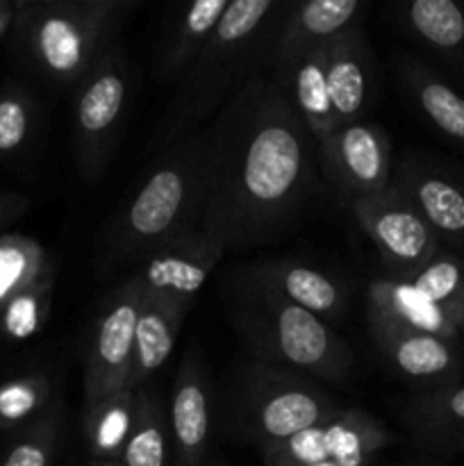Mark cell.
Returning a JSON list of instances; mask_svg holds the SVG:
<instances>
[{"label":"cell","instance_id":"6da1fadb","mask_svg":"<svg viewBox=\"0 0 464 466\" xmlns=\"http://www.w3.org/2000/svg\"><path fill=\"white\" fill-rule=\"evenodd\" d=\"M200 230L223 250L287 239L318 187L317 141L268 68L203 126Z\"/></svg>","mask_w":464,"mask_h":466},{"label":"cell","instance_id":"7a4b0ae2","mask_svg":"<svg viewBox=\"0 0 464 466\" xmlns=\"http://www.w3.org/2000/svg\"><path fill=\"white\" fill-rule=\"evenodd\" d=\"M287 3L230 0L212 36L177 80L155 130V150L200 130L253 73L267 68Z\"/></svg>","mask_w":464,"mask_h":466},{"label":"cell","instance_id":"3957f363","mask_svg":"<svg viewBox=\"0 0 464 466\" xmlns=\"http://www.w3.org/2000/svg\"><path fill=\"white\" fill-rule=\"evenodd\" d=\"M203 168V127L159 150L135 194L100 237V259L109 267L139 264L180 232L200 228Z\"/></svg>","mask_w":464,"mask_h":466},{"label":"cell","instance_id":"277c9868","mask_svg":"<svg viewBox=\"0 0 464 466\" xmlns=\"http://www.w3.org/2000/svg\"><path fill=\"white\" fill-rule=\"evenodd\" d=\"M235 332L257 362L303 373L312 380L346 382L355 360L330 323L305 312L255 280L237 273L226 291Z\"/></svg>","mask_w":464,"mask_h":466},{"label":"cell","instance_id":"5b68a950","mask_svg":"<svg viewBox=\"0 0 464 466\" xmlns=\"http://www.w3.org/2000/svg\"><path fill=\"white\" fill-rule=\"evenodd\" d=\"M230 408L239 435L264 453L321 423L344 405L312 378L255 360L241 369Z\"/></svg>","mask_w":464,"mask_h":466},{"label":"cell","instance_id":"8992f818","mask_svg":"<svg viewBox=\"0 0 464 466\" xmlns=\"http://www.w3.org/2000/svg\"><path fill=\"white\" fill-rule=\"evenodd\" d=\"M136 0H57L35 9L30 36L36 62L50 77L76 85L105 50L118 41V30Z\"/></svg>","mask_w":464,"mask_h":466},{"label":"cell","instance_id":"52a82bcc","mask_svg":"<svg viewBox=\"0 0 464 466\" xmlns=\"http://www.w3.org/2000/svg\"><path fill=\"white\" fill-rule=\"evenodd\" d=\"M135 89V68L121 41H114L77 82L73 103V150L82 180L94 185L107 173L123 135Z\"/></svg>","mask_w":464,"mask_h":466},{"label":"cell","instance_id":"ba28073f","mask_svg":"<svg viewBox=\"0 0 464 466\" xmlns=\"http://www.w3.org/2000/svg\"><path fill=\"white\" fill-rule=\"evenodd\" d=\"M348 208L394 278L409 280L441 250L432 228L394 185Z\"/></svg>","mask_w":464,"mask_h":466},{"label":"cell","instance_id":"9c48e42d","mask_svg":"<svg viewBox=\"0 0 464 466\" xmlns=\"http://www.w3.org/2000/svg\"><path fill=\"white\" fill-rule=\"evenodd\" d=\"M394 441L389 428L359 408H341L317 426L264 451V466H308L317 462L373 464Z\"/></svg>","mask_w":464,"mask_h":466},{"label":"cell","instance_id":"30bf717a","mask_svg":"<svg viewBox=\"0 0 464 466\" xmlns=\"http://www.w3.org/2000/svg\"><path fill=\"white\" fill-rule=\"evenodd\" d=\"M144 287L130 276L114 289L91 330L85 358V408L127 387Z\"/></svg>","mask_w":464,"mask_h":466},{"label":"cell","instance_id":"8fae6325","mask_svg":"<svg viewBox=\"0 0 464 466\" xmlns=\"http://www.w3.org/2000/svg\"><path fill=\"white\" fill-rule=\"evenodd\" d=\"M318 168L346 200L380 194L391 185V141L380 123L358 121L337 127L317 144Z\"/></svg>","mask_w":464,"mask_h":466},{"label":"cell","instance_id":"7c38bea8","mask_svg":"<svg viewBox=\"0 0 464 466\" xmlns=\"http://www.w3.org/2000/svg\"><path fill=\"white\" fill-rule=\"evenodd\" d=\"M223 255L226 250L217 241L209 239L200 228H191L141 259L135 276L146 294L162 296L189 312Z\"/></svg>","mask_w":464,"mask_h":466},{"label":"cell","instance_id":"4fadbf2b","mask_svg":"<svg viewBox=\"0 0 464 466\" xmlns=\"http://www.w3.org/2000/svg\"><path fill=\"white\" fill-rule=\"evenodd\" d=\"M391 185L409 200L423 221L432 228L439 244L464 250V182L449 171L409 155L398 164Z\"/></svg>","mask_w":464,"mask_h":466},{"label":"cell","instance_id":"5bb4252c","mask_svg":"<svg viewBox=\"0 0 464 466\" xmlns=\"http://www.w3.org/2000/svg\"><path fill=\"white\" fill-rule=\"evenodd\" d=\"M173 466H207L212 440V391L196 350H187L168 399Z\"/></svg>","mask_w":464,"mask_h":466},{"label":"cell","instance_id":"9a60e30c","mask_svg":"<svg viewBox=\"0 0 464 466\" xmlns=\"http://www.w3.org/2000/svg\"><path fill=\"white\" fill-rule=\"evenodd\" d=\"M328 91L337 126L367 121L378 96V66L362 25L341 32L328 46Z\"/></svg>","mask_w":464,"mask_h":466},{"label":"cell","instance_id":"2e32d148","mask_svg":"<svg viewBox=\"0 0 464 466\" xmlns=\"http://www.w3.org/2000/svg\"><path fill=\"white\" fill-rule=\"evenodd\" d=\"M371 337L391 369L412 385L423 387V391L455 385L462 378L464 355L459 341L389 328H371Z\"/></svg>","mask_w":464,"mask_h":466},{"label":"cell","instance_id":"e0dca14e","mask_svg":"<svg viewBox=\"0 0 464 466\" xmlns=\"http://www.w3.org/2000/svg\"><path fill=\"white\" fill-rule=\"evenodd\" d=\"M328 46L271 57L268 68L317 144L339 127L328 91Z\"/></svg>","mask_w":464,"mask_h":466},{"label":"cell","instance_id":"ac0fdd59","mask_svg":"<svg viewBox=\"0 0 464 466\" xmlns=\"http://www.w3.org/2000/svg\"><path fill=\"white\" fill-rule=\"evenodd\" d=\"M246 271L282 299L323 321H339L348 314L350 294L344 282L312 264L277 258L253 264Z\"/></svg>","mask_w":464,"mask_h":466},{"label":"cell","instance_id":"d6986e66","mask_svg":"<svg viewBox=\"0 0 464 466\" xmlns=\"http://www.w3.org/2000/svg\"><path fill=\"white\" fill-rule=\"evenodd\" d=\"M367 317L371 328H389L398 332H421L459 341L464 335L455 323L430 303L405 278H373L367 287Z\"/></svg>","mask_w":464,"mask_h":466},{"label":"cell","instance_id":"ffe728a7","mask_svg":"<svg viewBox=\"0 0 464 466\" xmlns=\"http://www.w3.org/2000/svg\"><path fill=\"white\" fill-rule=\"evenodd\" d=\"M367 5L362 0H308L287 3L277 25L271 57L330 44L335 36L359 25Z\"/></svg>","mask_w":464,"mask_h":466},{"label":"cell","instance_id":"44dd1931","mask_svg":"<svg viewBox=\"0 0 464 466\" xmlns=\"http://www.w3.org/2000/svg\"><path fill=\"white\" fill-rule=\"evenodd\" d=\"M230 0H196L173 9L155 55L153 76L159 82L180 80L212 36Z\"/></svg>","mask_w":464,"mask_h":466},{"label":"cell","instance_id":"7402d4cb","mask_svg":"<svg viewBox=\"0 0 464 466\" xmlns=\"http://www.w3.org/2000/svg\"><path fill=\"white\" fill-rule=\"evenodd\" d=\"M394 66L417 112L439 135L464 148V96L412 55L394 53Z\"/></svg>","mask_w":464,"mask_h":466},{"label":"cell","instance_id":"603a6c76","mask_svg":"<svg viewBox=\"0 0 464 466\" xmlns=\"http://www.w3.org/2000/svg\"><path fill=\"white\" fill-rule=\"evenodd\" d=\"M185 317L187 309H182L173 300L144 291L139 321H136L135 330L130 378H127L126 390L146 387V382L166 364L168 355L173 353V346L177 341V335H180Z\"/></svg>","mask_w":464,"mask_h":466},{"label":"cell","instance_id":"cb8c5ba5","mask_svg":"<svg viewBox=\"0 0 464 466\" xmlns=\"http://www.w3.org/2000/svg\"><path fill=\"white\" fill-rule=\"evenodd\" d=\"M394 21L432 55L464 68V5L455 0H408L394 5Z\"/></svg>","mask_w":464,"mask_h":466},{"label":"cell","instance_id":"d4e9b609","mask_svg":"<svg viewBox=\"0 0 464 466\" xmlns=\"http://www.w3.org/2000/svg\"><path fill=\"white\" fill-rule=\"evenodd\" d=\"M400 417L428 449L464 451V382L412 396Z\"/></svg>","mask_w":464,"mask_h":466},{"label":"cell","instance_id":"484cf974","mask_svg":"<svg viewBox=\"0 0 464 466\" xmlns=\"http://www.w3.org/2000/svg\"><path fill=\"white\" fill-rule=\"evenodd\" d=\"M168 405L155 387H141L135 421L118 462L123 466H173Z\"/></svg>","mask_w":464,"mask_h":466},{"label":"cell","instance_id":"4316f807","mask_svg":"<svg viewBox=\"0 0 464 466\" xmlns=\"http://www.w3.org/2000/svg\"><path fill=\"white\" fill-rule=\"evenodd\" d=\"M136 399L139 390H121L86 405L82 414V432L91 460L118 462L135 421Z\"/></svg>","mask_w":464,"mask_h":466},{"label":"cell","instance_id":"83f0119b","mask_svg":"<svg viewBox=\"0 0 464 466\" xmlns=\"http://www.w3.org/2000/svg\"><path fill=\"white\" fill-rule=\"evenodd\" d=\"M414 287L439 308L464 335V258L441 248L421 271L409 278Z\"/></svg>","mask_w":464,"mask_h":466},{"label":"cell","instance_id":"f1b7e54d","mask_svg":"<svg viewBox=\"0 0 464 466\" xmlns=\"http://www.w3.org/2000/svg\"><path fill=\"white\" fill-rule=\"evenodd\" d=\"M48 278V258L39 246L25 239L0 241V305Z\"/></svg>","mask_w":464,"mask_h":466},{"label":"cell","instance_id":"f546056e","mask_svg":"<svg viewBox=\"0 0 464 466\" xmlns=\"http://www.w3.org/2000/svg\"><path fill=\"white\" fill-rule=\"evenodd\" d=\"M50 308V278L18 291L5 303L3 328L12 339H30L41 330Z\"/></svg>","mask_w":464,"mask_h":466},{"label":"cell","instance_id":"4dcf8cb0","mask_svg":"<svg viewBox=\"0 0 464 466\" xmlns=\"http://www.w3.org/2000/svg\"><path fill=\"white\" fill-rule=\"evenodd\" d=\"M59 426L62 419L59 412L45 414L36 423L35 431L27 437H23L12 451L3 466H50L55 458V446L59 441Z\"/></svg>","mask_w":464,"mask_h":466},{"label":"cell","instance_id":"1f68e13d","mask_svg":"<svg viewBox=\"0 0 464 466\" xmlns=\"http://www.w3.org/2000/svg\"><path fill=\"white\" fill-rule=\"evenodd\" d=\"M48 400V382L44 378L12 380L0 387V419L18 423L39 412Z\"/></svg>","mask_w":464,"mask_h":466},{"label":"cell","instance_id":"d6a6232c","mask_svg":"<svg viewBox=\"0 0 464 466\" xmlns=\"http://www.w3.org/2000/svg\"><path fill=\"white\" fill-rule=\"evenodd\" d=\"M32 126L30 103L21 96L0 100V153H12L25 141Z\"/></svg>","mask_w":464,"mask_h":466},{"label":"cell","instance_id":"836d02e7","mask_svg":"<svg viewBox=\"0 0 464 466\" xmlns=\"http://www.w3.org/2000/svg\"><path fill=\"white\" fill-rule=\"evenodd\" d=\"M308 466H373V464H348V462H335V460H328V462H317Z\"/></svg>","mask_w":464,"mask_h":466},{"label":"cell","instance_id":"e575fe53","mask_svg":"<svg viewBox=\"0 0 464 466\" xmlns=\"http://www.w3.org/2000/svg\"><path fill=\"white\" fill-rule=\"evenodd\" d=\"M7 21H9V14H7V12H0V32L5 30V25H7Z\"/></svg>","mask_w":464,"mask_h":466},{"label":"cell","instance_id":"d590c367","mask_svg":"<svg viewBox=\"0 0 464 466\" xmlns=\"http://www.w3.org/2000/svg\"><path fill=\"white\" fill-rule=\"evenodd\" d=\"M100 466H123L121 462H100Z\"/></svg>","mask_w":464,"mask_h":466},{"label":"cell","instance_id":"8d00e7d4","mask_svg":"<svg viewBox=\"0 0 464 466\" xmlns=\"http://www.w3.org/2000/svg\"><path fill=\"white\" fill-rule=\"evenodd\" d=\"M89 466H100V462H96V460H91Z\"/></svg>","mask_w":464,"mask_h":466},{"label":"cell","instance_id":"74e56055","mask_svg":"<svg viewBox=\"0 0 464 466\" xmlns=\"http://www.w3.org/2000/svg\"><path fill=\"white\" fill-rule=\"evenodd\" d=\"M207 466H214V464H207Z\"/></svg>","mask_w":464,"mask_h":466}]
</instances>
